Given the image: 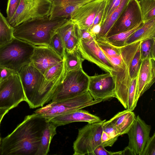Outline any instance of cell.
Instances as JSON below:
<instances>
[{"mask_svg":"<svg viewBox=\"0 0 155 155\" xmlns=\"http://www.w3.org/2000/svg\"><path fill=\"white\" fill-rule=\"evenodd\" d=\"M75 25V23L69 19L67 22L58 30L57 32L60 36L64 45L71 36Z\"/></svg>","mask_w":155,"mask_h":155,"instance_id":"31","label":"cell"},{"mask_svg":"<svg viewBox=\"0 0 155 155\" xmlns=\"http://www.w3.org/2000/svg\"><path fill=\"white\" fill-rule=\"evenodd\" d=\"M89 77L82 68L66 72L54 92L51 101H61L88 91Z\"/></svg>","mask_w":155,"mask_h":155,"instance_id":"7","label":"cell"},{"mask_svg":"<svg viewBox=\"0 0 155 155\" xmlns=\"http://www.w3.org/2000/svg\"><path fill=\"white\" fill-rule=\"evenodd\" d=\"M137 78L132 80L128 94L127 109L131 111L135 109L138 101L136 99Z\"/></svg>","mask_w":155,"mask_h":155,"instance_id":"30","label":"cell"},{"mask_svg":"<svg viewBox=\"0 0 155 155\" xmlns=\"http://www.w3.org/2000/svg\"><path fill=\"white\" fill-rule=\"evenodd\" d=\"M35 46L14 37L0 46V66L18 73L24 66L31 63Z\"/></svg>","mask_w":155,"mask_h":155,"instance_id":"4","label":"cell"},{"mask_svg":"<svg viewBox=\"0 0 155 155\" xmlns=\"http://www.w3.org/2000/svg\"><path fill=\"white\" fill-rule=\"evenodd\" d=\"M130 0H123L120 5L105 19L101 25L100 32L95 38L96 41L106 38L107 32Z\"/></svg>","mask_w":155,"mask_h":155,"instance_id":"23","label":"cell"},{"mask_svg":"<svg viewBox=\"0 0 155 155\" xmlns=\"http://www.w3.org/2000/svg\"><path fill=\"white\" fill-rule=\"evenodd\" d=\"M143 22L133 28L104 38L109 43L117 47H121L125 45V42L128 38L144 24Z\"/></svg>","mask_w":155,"mask_h":155,"instance_id":"26","label":"cell"},{"mask_svg":"<svg viewBox=\"0 0 155 155\" xmlns=\"http://www.w3.org/2000/svg\"><path fill=\"white\" fill-rule=\"evenodd\" d=\"M102 120L98 116L81 109L74 110L54 117L48 120L57 127L77 122H85L93 123Z\"/></svg>","mask_w":155,"mask_h":155,"instance_id":"18","label":"cell"},{"mask_svg":"<svg viewBox=\"0 0 155 155\" xmlns=\"http://www.w3.org/2000/svg\"><path fill=\"white\" fill-rule=\"evenodd\" d=\"M142 155H155V132L147 141Z\"/></svg>","mask_w":155,"mask_h":155,"instance_id":"37","label":"cell"},{"mask_svg":"<svg viewBox=\"0 0 155 155\" xmlns=\"http://www.w3.org/2000/svg\"><path fill=\"white\" fill-rule=\"evenodd\" d=\"M106 2V0H103L101 3L99 9L94 18L91 29L96 25L99 24H101L104 13Z\"/></svg>","mask_w":155,"mask_h":155,"instance_id":"38","label":"cell"},{"mask_svg":"<svg viewBox=\"0 0 155 155\" xmlns=\"http://www.w3.org/2000/svg\"><path fill=\"white\" fill-rule=\"evenodd\" d=\"M51 46L57 54L63 58L64 57L65 52V45L60 36L57 32L51 39Z\"/></svg>","mask_w":155,"mask_h":155,"instance_id":"32","label":"cell"},{"mask_svg":"<svg viewBox=\"0 0 155 155\" xmlns=\"http://www.w3.org/2000/svg\"><path fill=\"white\" fill-rule=\"evenodd\" d=\"M57 127L49 122L44 128L41 137L40 144L35 155H47L49 151L51 141L56 134Z\"/></svg>","mask_w":155,"mask_h":155,"instance_id":"22","label":"cell"},{"mask_svg":"<svg viewBox=\"0 0 155 155\" xmlns=\"http://www.w3.org/2000/svg\"><path fill=\"white\" fill-rule=\"evenodd\" d=\"M1 121H0V124H1ZM1 137H0V138H1Z\"/></svg>","mask_w":155,"mask_h":155,"instance_id":"46","label":"cell"},{"mask_svg":"<svg viewBox=\"0 0 155 155\" xmlns=\"http://www.w3.org/2000/svg\"><path fill=\"white\" fill-rule=\"evenodd\" d=\"M114 152L107 150L101 145L98 146L89 155H114Z\"/></svg>","mask_w":155,"mask_h":155,"instance_id":"40","label":"cell"},{"mask_svg":"<svg viewBox=\"0 0 155 155\" xmlns=\"http://www.w3.org/2000/svg\"><path fill=\"white\" fill-rule=\"evenodd\" d=\"M103 0H93L83 5L71 14L69 19L79 28L89 32Z\"/></svg>","mask_w":155,"mask_h":155,"instance_id":"15","label":"cell"},{"mask_svg":"<svg viewBox=\"0 0 155 155\" xmlns=\"http://www.w3.org/2000/svg\"><path fill=\"white\" fill-rule=\"evenodd\" d=\"M101 99L94 100L88 91L76 96L56 101H51L36 110L34 113L48 121L58 116L101 102Z\"/></svg>","mask_w":155,"mask_h":155,"instance_id":"5","label":"cell"},{"mask_svg":"<svg viewBox=\"0 0 155 155\" xmlns=\"http://www.w3.org/2000/svg\"><path fill=\"white\" fill-rule=\"evenodd\" d=\"M1 138H0V147H1Z\"/></svg>","mask_w":155,"mask_h":155,"instance_id":"45","label":"cell"},{"mask_svg":"<svg viewBox=\"0 0 155 155\" xmlns=\"http://www.w3.org/2000/svg\"><path fill=\"white\" fill-rule=\"evenodd\" d=\"M143 23L155 18V0L138 1Z\"/></svg>","mask_w":155,"mask_h":155,"instance_id":"27","label":"cell"},{"mask_svg":"<svg viewBox=\"0 0 155 155\" xmlns=\"http://www.w3.org/2000/svg\"><path fill=\"white\" fill-rule=\"evenodd\" d=\"M151 38H155V18L144 23L128 38L125 45Z\"/></svg>","mask_w":155,"mask_h":155,"instance_id":"21","label":"cell"},{"mask_svg":"<svg viewBox=\"0 0 155 155\" xmlns=\"http://www.w3.org/2000/svg\"><path fill=\"white\" fill-rule=\"evenodd\" d=\"M134 155L132 152L127 146L123 150L121 151V155Z\"/></svg>","mask_w":155,"mask_h":155,"instance_id":"43","label":"cell"},{"mask_svg":"<svg viewBox=\"0 0 155 155\" xmlns=\"http://www.w3.org/2000/svg\"><path fill=\"white\" fill-rule=\"evenodd\" d=\"M64 58L66 72L82 68V64L84 59L77 48L71 52L65 51Z\"/></svg>","mask_w":155,"mask_h":155,"instance_id":"24","label":"cell"},{"mask_svg":"<svg viewBox=\"0 0 155 155\" xmlns=\"http://www.w3.org/2000/svg\"><path fill=\"white\" fill-rule=\"evenodd\" d=\"M117 140V139L111 138L102 130L101 136V145L104 147H112Z\"/></svg>","mask_w":155,"mask_h":155,"instance_id":"39","label":"cell"},{"mask_svg":"<svg viewBox=\"0 0 155 155\" xmlns=\"http://www.w3.org/2000/svg\"><path fill=\"white\" fill-rule=\"evenodd\" d=\"M136 117L133 112L126 109L118 112L109 120L120 136L127 134L133 125Z\"/></svg>","mask_w":155,"mask_h":155,"instance_id":"20","label":"cell"},{"mask_svg":"<svg viewBox=\"0 0 155 155\" xmlns=\"http://www.w3.org/2000/svg\"><path fill=\"white\" fill-rule=\"evenodd\" d=\"M106 120L101 122L88 123L78 129V136L74 142L73 155H89L101 145L102 125Z\"/></svg>","mask_w":155,"mask_h":155,"instance_id":"8","label":"cell"},{"mask_svg":"<svg viewBox=\"0 0 155 155\" xmlns=\"http://www.w3.org/2000/svg\"><path fill=\"white\" fill-rule=\"evenodd\" d=\"M25 98L18 73H15L0 83V109L9 110L17 106Z\"/></svg>","mask_w":155,"mask_h":155,"instance_id":"10","label":"cell"},{"mask_svg":"<svg viewBox=\"0 0 155 155\" xmlns=\"http://www.w3.org/2000/svg\"><path fill=\"white\" fill-rule=\"evenodd\" d=\"M79 40L77 26L76 24L71 36L65 45V51L67 52H70L77 49Z\"/></svg>","mask_w":155,"mask_h":155,"instance_id":"33","label":"cell"},{"mask_svg":"<svg viewBox=\"0 0 155 155\" xmlns=\"http://www.w3.org/2000/svg\"><path fill=\"white\" fill-rule=\"evenodd\" d=\"M140 53L142 61L147 58L155 59V38L141 41L140 45Z\"/></svg>","mask_w":155,"mask_h":155,"instance_id":"28","label":"cell"},{"mask_svg":"<svg viewBox=\"0 0 155 155\" xmlns=\"http://www.w3.org/2000/svg\"><path fill=\"white\" fill-rule=\"evenodd\" d=\"M96 41L103 53L111 57H116L120 55V48L110 44L104 38H101Z\"/></svg>","mask_w":155,"mask_h":155,"instance_id":"29","label":"cell"},{"mask_svg":"<svg viewBox=\"0 0 155 155\" xmlns=\"http://www.w3.org/2000/svg\"><path fill=\"white\" fill-rule=\"evenodd\" d=\"M25 96V101L31 108L43 106L41 94L44 76L31 63L23 67L18 73Z\"/></svg>","mask_w":155,"mask_h":155,"instance_id":"6","label":"cell"},{"mask_svg":"<svg viewBox=\"0 0 155 155\" xmlns=\"http://www.w3.org/2000/svg\"><path fill=\"white\" fill-rule=\"evenodd\" d=\"M77 30L80 39H86L95 41L90 32L87 30L81 29L79 28L78 26Z\"/></svg>","mask_w":155,"mask_h":155,"instance_id":"42","label":"cell"},{"mask_svg":"<svg viewBox=\"0 0 155 155\" xmlns=\"http://www.w3.org/2000/svg\"><path fill=\"white\" fill-rule=\"evenodd\" d=\"M151 127L138 115L127 132L129 139L127 147L134 155H142L146 143L150 137Z\"/></svg>","mask_w":155,"mask_h":155,"instance_id":"14","label":"cell"},{"mask_svg":"<svg viewBox=\"0 0 155 155\" xmlns=\"http://www.w3.org/2000/svg\"><path fill=\"white\" fill-rule=\"evenodd\" d=\"M52 5L51 0H21L16 12L9 22L15 28L30 19L49 16Z\"/></svg>","mask_w":155,"mask_h":155,"instance_id":"9","label":"cell"},{"mask_svg":"<svg viewBox=\"0 0 155 155\" xmlns=\"http://www.w3.org/2000/svg\"><path fill=\"white\" fill-rule=\"evenodd\" d=\"M48 122L35 113L26 116L12 132L1 139L0 155H35Z\"/></svg>","mask_w":155,"mask_h":155,"instance_id":"1","label":"cell"},{"mask_svg":"<svg viewBox=\"0 0 155 155\" xmlns=\"http://www.w3.org/2000/svg\"><path fill=\"white\" fill-rule=\"evenodd\" d=\"M9 111L6 109H0V121H1L4 116Z\"/></svg>","mask_w":155,"mask_h":155,"instance_id":"44","label":"cell"},{"mask_svg":"<svg viewBox=\"0 0 155 155\" xmlns=\"http://www.w3.org/2000/svg\"><path fill=\"white\" fill-rule=\"evenodd\" d=\"M1 81H0V83L1 82Z\"/></svg>","mask_w":155,"mask_h":155,"instance_id":"47","label":"cell"},{"mask_svg":"<svg viewBox=\"0 0 155 155\" xmlns=\"http://www.w3.org/2000/svg\"><path fill=\"white\" fill-rule=\"evenodd\" d=\"M155 81V59L142 61L137 78L136 99L138 101Z\"/></svg>","mask_w":155,"mask_h":155,"instance_id":"17","label":"cell"},{"mask_svg":"<svg viewBox=\"0 0 155 155\" xmlns=\"http://www.w3.org/2000/svg\"><path fill=\"white\" fill-rule=\"evenodd\" d=\"M14 29L0 11V46L9 42L14 37Z\"/></svg>","mask_w":155,"mask_h":155,"instance_id":"25","label":"cell"},{"mask_svg":"<svg viewBox=\"0 0 155 155\" xmlns=\"http://www.w3.org/2000/svg\"><path fill=\"white\" fill-rule=\"evenodd\" d=\"M88 91L94 100L116 98L115 83L110 73L89 76Z\"/></svg>","mask_w":155,"mask_h":155,"instance_id":"12","label":"cell"},{"mask_svg":"<svg viewBox=\"0 0 155 155\" xmlns=\"http://www.w3.org/2000/svg\"><path fill=\"white\" fill-rule=\"evenodd\" d=\"M142 22L138 1L130 0L107 32L106 38L130 30Z\"/></svg>","mask_w":155,"mask_h":155,"instance_id":"11","label":"cell"},{"mask_svg":"<svg viewBox=\"0 0 155 155\" xmlns=\"http://www.w3.org/2000/svg\"><path fill=\"white\" fill-rule=\"evenodd\" d=\"M52 5L49 17L69 19L71 14L83 5L93 0H51Z\"/></svg>","mask_w":155,"mask_h":155,"instance_id":"19","label":"cell"},{"mask_svg":"<svg viewBox=\"0 0 155 155\" xmlns=\"http://www.w3.org/2000/svg\"><path fill=\"white\" fill-rule=\"evenodd\" d=\"M141 41H139L125 45L120 48L122 62L116 71L112 72L115 83L116 98L124 108H127V97L132 80L131 76V66L132 60Z\"/></svg>","mask_w":155,"mask_h":155,"instance_id":"3","label":"cell"},{"mask_svg":"<svg viewBox=\"0 0 155 155\" xmlns=\"http://www.w3.org/2000/svg\"><path fill=\"white\" fill-rule=\"evenodd\" d=\"M68 20L65 18H50L49 16L30 19L14 28L13 36L34 46L51 47L52 37Z\"/></svg>","mask_w":155,"mask_h":155,"instance_id":"2","label":"cell"},{"mask_svg":"<svg viewBox=\"0 0 155 155\" xmlns=\"http://www.w3.org/2000/svg\"><path fill=\"white\" fill-rule=\"evenodd\" d=\"M63 59L64 58L49 46H35L31 63L44 74L49 68L57 64Z\"/></svg>","mask_w":155,"mask_h":155,"instance_id":"16","label":"cell"},{"mask_svg":"<svg viewBox=\"0 0 155 155\" xmlns=\"http://www.w3.org/2000/svg\"><path fill=\"white\" fill-rule=\"evenodd\" d=\"M77 49L84 59L93 63L107 72L116 71L95 40L80 39Z\"/></svg>","mask_w":155,"mask_h":155,"instance_id":"13","label":"cell"},{"mask_svg":"<svg viewBox=\"0 0 155 155\" xmlns=\"http://www.w3.org/2000/svg\"><path fill=\"white\" fill-rule=\"evenodd\" d=\"M102 128L111 138L118 139L120 136L117 129L109 120L105 121L103 123Z\"/></svg>","mask_w":155,"mask_h":155,"instance_id":"36","label":"cell"},{"mask_svg":"<svg viewBox=\"0 0 155 155\" xmlns=\"http://www.w3.org/2000/svg\"><path fill=\"white\" fill-rule=\"evenodd\" d=\"M21 0H8L6 9V18L9 22L14 16Z\"/></svg>","mask_w":155,"mask_h":155,"instance_id":"35","label":"cell"},{"mask_svg":"<svg viewBox=\"0 0 155 155\" xmlns=\"http://www.w3.org/2000/svg\"><path fill=\"white\" fill-rule=\"evenodd\" d=\"M15 73L8 68L0 66V81H3Z\"/></svg>","mask_w":155,"mask_h":155,"instance_id":"41","label":"cell"},{"mask_svg":"<svg viewBox=\"0 0 155 155\" xmlns=\"http://www.w3.org/2000/svg\"><path fill=\"white\" fill-rule=\"evenodd\" d=\"M123 0H106L101 25L112 12L120 4Z\"/></svg>","mask_w":155,"mask_h":155,"instance_id":"34","label":"cell"}]
</instances>
